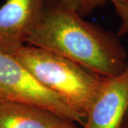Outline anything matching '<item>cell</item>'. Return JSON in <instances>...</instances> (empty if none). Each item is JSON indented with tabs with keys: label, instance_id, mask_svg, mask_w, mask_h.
<instances>
[{
	"label": "cell",
	"instance_id": "9",
	"mask_svg": "<svg viewBox=\"0 0 128 128\" xmlns=\"http://www.w3.org/2000/svg\"><path fill=\"white\" fill-rule=\"evenodd\" d=\"M60 4L68 9L78 12L85 0H58Z\"/></svg>",
	"mask_w": 128,
	"mask_h": 128
},
{
	"label": "cell",
	"instance_id": "1",
	"mask_svg": "<svg viewBox=\"0 0 128 128\" xmlns=\"http://www.w3.org/2000/svg\"><path fill=\"white\" fill-rule=\"evenodd\" d=\"M64 56L102 77L122 73L128 55L119 37L87 22L58 0H47L41 18L27 41Z\"/></svg>",
	"mask_w": 128,
	"mask_h": 128
},
{
	"label": "cell",
	"instance_id": "5",
	"mask_svg": "<svg viewBox=\"0 0 128 128\" xmlns=\"http://www.w3.org/2000/svg\"><path fill=\"white\" fill-rule=\"evenodd\" d=\"M128 110V60L122 73L103 77L84 128H121Z\"/></svg>",
	"mask_w": 128,
	"mask_h": 128
},
{
	"label": "cell",
	"instance_id": "6",
	"mask_svg": "<svg viewBox=\"0 0 128 128\" xmlns=\"http://www.w3.org/2000/svg\"><path fill=\"white\" fill-rule=\"evenodd\" d=\"M62 120L36 106L19 102L0 104V128H54Z\"/></svg>",
	"mask_w": 128,
	"mask_h": 128
},
{
	"label": "cell",
	"instance_id": "7",
	"mask_svg": "<svg viewBox=\"0 0 128 128\" xmlns=\"http://www.w3.org/2000/svg\"><path fill=\"white\" fill-rule=\"evenodd\" d=\"M111 2L121 19V25L117 33V36L120 38L128 34V3L121 0H112Z\"/></svg>",
	"mask_w": 128,
	"mask_h": 128
},
{
	"label": "cell",
	"instance_id": "10",
	"mask_svg": "<svg viewBox=\"0 0 128 128\" xmlns=\"http://www.w3.org/2000/svg\"><path fill=\"white\" fill-rule=\"evenodd\" d=\"M76 123V122L70 120H62L60 123L54 128H79Z\"/></svg>",
	"mask_w": 128,
	"mask_h": 128
},
{
	"label": "cell",
	"instance_id": "11",
	"mask_svg": "<svg viewBox=\"0 0 128 128\" xmlns=\"http://www.w3.org/2000/svg\"><path fill=\"white\" fill-rule=\"evenodd\" d=\"M121 128H128V110L125 115H124V118Z\"/></svg>",
	"mask_w": 128,
	"mask_h": 128
},
{
	"label": "cell",
	"instance_id": "2",
	"mask_svg": "<svg viewBox=\"0 0 128 128\" xmlns=\"http://www.w3.org/2000/svg\"><path fill=\"white\" fill-rule=\"evenodd\" d=\"M12 56L42 86L62 98L86 120L102 76L64 56L30 45Z\"/></svg>",
	"mask_w": 128,
	"mask_h": 128
},
{
	"label": "cell",
	"instance_id": "4",
	"mask_svg": "<svg viewBox=\"0 0 128 128\" xmlns=\"http://www.w3.org/2000/svg\"><path fill=\"white\" fill-rule=\"evenodd\" d=\"M47 0H6L0 7V53L13 56L26 46Z\"/></svg>",
	"mask_w": 128,
	"mask_h": 128
},
{
	"label": "cell",
	"instance_id": "8",
	"mask_svg": "<svg viewBox=\"0 0 128 128\" xmlns=\"http://www.w3.org/2000/svg\"><path fill=\"white\" fill-rule=\"evenodd\" d=\"M112 0H85L82 6L79 9L78 13L82 17L92 13L95 9L102 6L106 2H111ZM128 3V0H121Z\"/></svg>",
	"mask_w": 128,
	"mask_h": 128
},
{
	"label": "cell",
	"instance_id": "3",
	"mask_svg": "<svg viewBox=\"0 0 128 128\" xmlns=\"http://www.w3.org/2000/svg\"><path fill=\"white\" fill-rule=\"evenodd\" d=\"M19 102L50 111L84 126L85 118L62 98L42 86L14 56L0 53V104Z\"/></svg>",
	"mask_w": 128,
	"mask_h": 128
}]
</instances>
